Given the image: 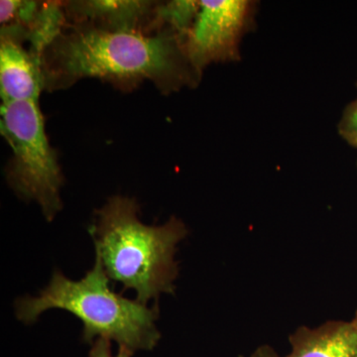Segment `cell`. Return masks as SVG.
I'll return each mask as SVG.
<instances>
[{"mask_svg": "<svg viewBox=\"0 0 357 357\" xmlns=\"http://www.w3.org/2000/svg\"><path fill=\"white\" fill-rule=\"evenodd\" d=\"M44 91L53 93L86 77L130 93L145 81L163 95L195 89L203 74L190 62L185 41L171 32H112L67 23L41 59Z\"/></svg>", "mask_w": 357, "mask_h": 357, "instance_id": "obj_1", "label": "cell"}, {"mask_svg": "<svg viewBox=\"0 0 357 357\" xmlns=\"http://www.w3.org/2000/svg\"><path fill=\"white\" fill-rule=\"evenodd\" d=\"M138 213L135 199L110 197L95 211L89 231L110 282L121 283L122 292L135 291L136 300L147 305L151 300L158 302L161 294L175 292V255L188 229L176 217L162 225H144Z\"/></svg>", "mask_w": 357, "mask_h": 357, "instance_id": "obj_2", "label": "cell"}, {"mask_svg": "<svg viewBox=\"0 0 357 357\" xmlns=\"http://www.w3.org/2000/svg\"><path fill=\"white\" fill-rule=\"evenodd\" d=\"M51 309L64 310L77 317L83 324L82 338L88 344L105 338L135 354L152 351L161 337L156 326L158 304L149 307L115 293L96 256L93 269L81 280H70L56 269L38 296H26L15 302L16 317L25 325L36 323L40 314Z\"/></svg>", "mask_w": 357, "mask_h": 357, "instance_id": "obj_3", "label": "cell"}, {"mask_svg": "<svg viewBox=\"0 0 357 357\" xmlns=\"http://www.w3.org/2000/svg\"><path fill=\"white\" fill-rule=\"evenodd\" d=\"M0 132L13 150L6 167L7 184L23 201L36 202L47 222H52L63 208L65 178L47 137L39 102H2Z\"/></svg>", "mask_w": 357, "mask_h": 357, "instance_id": "obj_4", "label": "cell"}, {"mask_svg": "<svg viewBox=\"0 0 357 357\" xmlns=\"http://www.w3.org/2000/svg\"><path fill=\"white\" fill-rule=\"evenodd\" d=\"M256 9L252 0H201L185 41L192 65L204 74L211 64L241 60V41L255 25Z\"/></svg>", "mask_w": 357, "mask_h": 357, "instance_id": "obj_5", "label": "cell"}, {"mask_svg": "<svg viewBox=\"0 0 357 357\" xmlns=\"http://www.w3.org/2000/svg\"><path fill=\"white\" fill-rule=\"evenodd\" d=\"M26 33L16 25L0 29V96L2 102L35 100L44 91L41 62L26 49Z\"/></svg>", "mask_w": 357, "mask_h": 357, "instance_id": "obj_6", "label": "cell"}, {"mask_svg": "<svg viewBox=\"0 0 357 357\" xmlns=\"http://www.w3.org/2000/svg\"><path fill=\"white\" fill-rule=\"evenodd\" d=\"M158 1L146 0H77L66 1L70 24L93 26L112 32L156 34L155 16Z\"/></svg>", "mask_w": 357, "mask_h": 357, "instance_id": "obj_7", "label": "cell"}, {"mask_svg": "<svg viewBox=\"0 0 357 357\" xmlns=\"http://www.w3.org/2000/svg\"><path fill=\"white\" fill-rule=\"evenodd\" d=\"M286 357H357V310L351 321H328L317 328L301 326L291 335ZM259 357H275L267 351Z\"/></svg>", "mask_w": 357, "mask_h": 357, "instance_id": "obj_8", "label": "cell"}, {"mask_svg": "<svg viewBox=\"0 0 357 357\" xmlns=\"http://www.w3.org/2000/svg\"><path fill=\"white\" fill-rule=\"evenodd\" d=\"M63 2L42 1L36 17L25 30L28 50L41 62L42 55L67 25Z\"/></svg>", "mask_w": 357, "mask_h": 357, "instance_id": "obj_9", "label": "cell"}, {"mask_svg": "<svg viewBox=\"0 0 357 357\" xmlns=\"http://www.w3.org/2000/svg\"><path fill=\"white\" fill-rule=\"evenodd\" d=\"M201 9V0L159 2L155 16V33L171 32L185 41Z\"/></svg>", "mask_w": 357, "mask_h": 357, "instance_id": "obj_10", "label": "cell"}, {"mask_svg": "<svg viewBox=\"0 0 357 357\" xmlns=\"http://www.w3.org/2000/svg\"><path fill=\"white\" fill-rule=\"evenodd\" d=\"M133 352L126 349V347H119L117 354H112V342L105 340V338H96L95 342L91 344L89 349V357H132Z\"/></svg>", "mask_w": 357, "mask_h": 357, "instance_id": "obj_11", "label": "cell"}, {"mask_svg": "<svg viewBox=\"0 0 357 357\" xmlns=\"http://www.w3.org/2000/svg\"><path fill=\"white\" fill-rule=\"evenodd\" d=\"M357 86V82H356ZM357 129V98L345 107L337 124L338 134Z\"/></svg>", "mask_w": 357, "mask_h": 357, "instance_id": "obj_12", "label": "cell"}, {"mask_svg": "<svg viewBox=\"0 0 357 357\" xmlns=\"http://www.w3.org/2000/svg\"><path fill=\"white\" fill-rule=\"evenodd\" d=\"M342 139L349 145V146L356 148L357 149V129L354 130L347 131V132L340 134ZM357 168V161H356Z\"/></svg>", "mask_w": 357, "mask_h": 357, "instance_id": "obj_13", "label": "cell"}]
</instances>
